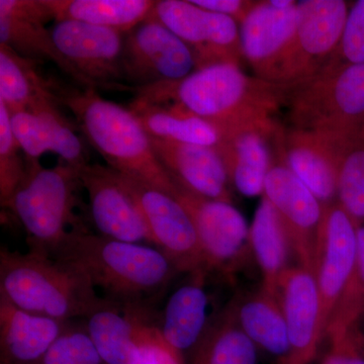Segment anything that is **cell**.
<instances>
[{"label": "cell", "mask_w": 364, "mask_h": 364, "mask_svg": "<svg viewBox=\"0 0 364 364\" xmlns=\"http://www.w3.org/2000/svg\"><path fill=\"white\" fill-rule=\"evenodd\" d=\"M136 97L158 104H177L218 129L222 139L237 132L280 127L274 119L284 105L282 85L244 73L230 63L196 69L171 82L133 88Z\"/></svg>", "instance_id": "cell-1"}, {"label": "cell", "mask_w": 364, "mask_h": 364, "mask_svg": "<svg viewBox=\"0 0 364 364\" xmlns=\"http://www.w3.org/2000/svg\"><path fill=\"white\" fill-rule=\"evenodd\" d=\"M81 273L105 299L123 310L150 318L159 301L181 272L163 251L75 230L51 254Z\"/></svg>", "instance_id": "cell-2"}, {"label": "cell", "mask_w": 364, "mask_h": 364, "mask_svg": "<svg viewBox=\"0 0 364 364\" xmlns=\"http://www.w3.org/2000/svg\"><path fill=\"white\" fill-rule=\"evenodd\" d=\"M58 98L107 166L176 198L178 184L158 159L149 134L128 107L102 97L91 87L60 88Z\"/></svg>", "instance_id": "cell-3"}, {"label": "cell", "mask_w": 364, "mask_h": 364, "mask_svg": "<svg viewBox=\"0 0 364 364\" xmlns=\"http://www.w3.org/2000/svg\"><path fill=\"white\" fill-rule=\"evenodd\" d=\"M0 298L26 311L56 318H85L109 301L81 273L47 254L0 250Z\"/></svg>", "instance_id": "cell-4"}, {"label": "cell", "mask_w": 364, "mask_h": 364, "mask_svg": "<svg viewBox=\"0 0 364 364\" xmlns=\"http://www.w3.org/2000/svg\"><path fill=\"white\" fill-rule=\"evenodd\" d=\"M26 159L25 177L6 208L25 228L31 250L51 255L72 232L85 229L75 214L82 184L66 163L44 168L39 160Z\"/></svg>", "instance_id": "cell-5"}, {"label": "cell", "mask_w": 364, "mask_h": 364, "mask_svg": "<svg viewBox=\"0 0 364 364\" xmlns=\"http://www.w3.org/2000/svg\"><path fill=\"white\" fill-rule=\"evenodd\" d=\"M282 87L291 128L337 133L364 124V63H329Z\"/></svg>", "instance_id": "cell-6"}, {"label": "cell", "mask_w": 364, "mask_h": 364, "mask_svg": "<svg viewBox=\"0 0 364 364\" xmlns=\"http://www.w3.org/2000/svg\"><path fill=\"white\" fill-rule=\"evenodd\" d=\"M348 13L343 0L299 1L298 25L277 62L272 82L291 85L324 68L336 52Z\"/></svg>", "instance_id": "cell-7"}, {"label": "cell", "mask_w": 364, "mask_h": 364, "mask_svg": "<svg viewBox=\"0 0 364 364\" xmlns=\"http://www.w3.org/2000/svg\"><path fill=\"white\" fill-rule=\"evenodd\" d=\"M50 30L68 75L95 90H131L123 72L126 33L75 21H55Z\"/></svg>", "instance_id": "cell-8"}, {"label": "cell", "mask_w": 364, "mask_h": 364, "mask_svg": "<svg viewBox=\"0 0 364 364\" xmlns=\"http://www.w3.org/2000/svg\"><path fill=\"white\" fill-rule=\"evenodd\" d=\"M148 18L161 23L188 46L196 69L219 63L241 66L245 61L240 26L229 16L205 11L191 0H160Z\"/></svg>", "instance_id": "cell-9"}, {"label": "cell", "mask_w": 364, "mask_h": 364, "mask_svg": "<svg viewBox=\"0 0 364 364\" xmlns=\"http://www.w3.org/2000/svg\"><path fill=\"white\" fill-rule=\"evenodd\" d=\"M176 198L193 220L208 274L232 279L252 253L244 215L232 203L208 200L181 186Z\"/></svg>", "instance_id": "cell-10"}, {"label": "cell", "mask_w": 364, "mask_h": 364, "mask_svg": "<svg viewBox=\"0 0 364 364\" xmlns=\"http://www.w3.org/2000/svg\"><path fill=\"white\" fill-rule=\"evenodd\" d=\"M196 70L193 52L159 21L147 18L126 33L123 72L131 90L181 80Z\"/></svg>", "instance_id": "cell-11"}, {"label": "cell", "mask_w": 364, "mask_h": 364, "mask_svg": "<svg viewBox=\"0 0 364 364\" xmlns=\"http://www.w3.org/2000/svg\"><path fill=\"white\" fill-rule=\"evenodd\" d=\"M78 174L100 235L155 247L140 205L121 173L109 166L87 164L78 170Z\"/></svg>", "instance_id": "cell-12"}, {"label": "cell", "mask_w": 364, "mask_h": 364, "mask_svg": "<svg viewBox=\"0 0 364 364\" xmlns=\"http://www.w3.org/2000/svg\"><path fill=\"white\" fill-rule=\"evenodd\" d=\"M123 177L140 205L155 247L166 254L181 273L208 274L195 225L181 203L164 191Z\"/></svg>", "instance_id": "cell-13"}, {"label": "cell", "mask_w": 364, "mask_h": 364, "mask_svg": "<svg viewBox=\"0 0 364 364\" xmlns=\"http://www.w3.org/2000/svg\"><path fill=\"white\" fill-rule=\"evenodd\" d=\"M358 228V225L338 202L325 205L314 265L320 296V327L323 338L355 267Z\"/></svg>", "instance_id": "cell-14"}, {"label": "cell", "mask_w": 364, "mask_h": 364, "mask_svg": "<svg viewBox=\"0 0 364 364\" xmlns=\"http://www.w3.org/2000/svg\"><path fill=\"white\" fill-rule=\"evenodd\" d=\"M263 195L279 213L299 267L314 273L324 203L282 161L273 163Z\"/></svg>", "instance_id": "cell-15"}, {"label": "cell", "mask_w": 364, "mask_h": 364, "mask_svg": "<svg viewBox=\"0 0 364 364\" xmlns=\"http://www.w3.org/2000/svg\"><path fill=\"white\" fill-rule=\"evenodd\" d=\"M277 298L286 320L291 347L282 364H310L323 340L315 275L299 265L287 268L280 277Z\"/></svg>", "instance_id": "cell-16"}, {"label": "cell", "mask_w": 364, "mask_h": 364, "mask_svg": "<svg viewBox=\"0 0 364 364\" xmlns=\"http://www.w3.org/2000/svg\"><path fill=\"white\" fill-rule=\"evenodd\" d=\"M59 105L58 100L49 98L13 112L11 129L28 159L39 160L45 153H56L64 163L79 170L90 164L87 152Z\"/></svg>", "instance_id": "cell-17"}, {"label": "cell", "mask_w": 364, "mask_h": 364, "mask_svg": "<svg viewBox=\"0 0 364 364\" xmlns=\"http://www.w3.org/2000/svg\"><path fill=\"white\" fill-rule=\"evenodd\" d=\"M299 21V2L279 9L259 1L240 26L244 59L256 77L272 82L277 62L293 38Z\"/></svg>", "instance_id": "cell-18"}, {"label": "cell", "mask_w": 364, "mask_h": 364, "mask_svg": "<svg viewBox=\"0 0 364 364\" xmlns=\"http://www.w3.org/2000/svg\"><path fill=\"white\" fill-rule=\"evenodd\" d=\"M151 142L177 184L208 200L233 203L226 167L217 148L154 138Z\"/></svg>", "instance_id": "cell-19"}, {"label": "cell", "mask_w": 364, "mask_h": 364, "mask_svg": "<svg viewBox=\"0 0 364 364\" xmlns=\"http://www.w3.org/2000/svg\"><path fill=\"white\" fill-rule=\"evenodd\" d=\"M284 128L267 131L251 129L225 136L217 150L226 167L230 184L245 196L264 193V184L270 168L279 154Z\"/></svg>", "instance_id": "cell-20"}, {"label": "cell", "mask_w": 364, "mask_h": 364, "mask_svg": "<svg viewBox=\"0 0 364 364\" xmlns=\"http://www.w3.org/2000/svg\"><path fill=\"white\" fill-rule=\"evenodd\" d=\"M280 158L321 203L337 202L336 158L325 133L284 128Z\"/></svg>", "instance_id": "cell-21"}, {"label": "cell", "mask_w": 364, "mask_h": 364, "mask_svg": "<svg viewBox=\"0 0 364 364\" xmlns=\"http://www.w3.org/2000/svg\"><path fill=\"white\" fill-rule=\"evenodd\" d=\"M208 273H189L188 280L172 293L163 312L162 336L184 359H191L207 333L213 318L208 316Z\"/></svg>", "instance_id": "cell-22"}, {"label": "cell", "mask_w": 364, "mask_h": 364, "mask_svg": "<svg viewBox=\"0 0 364 364\" xmlns=\"http://www.w3.org/2000/svg\"><path fill=\"white\" fill-rule=\"evenodd\" d=\"M53 20L43 0H0V44L33 61H51L67 73L65 62L57 51L51 30Z\"/></svg>", "instance_id": "cell-23"}, {"label": "cell", "mask_w": 364, "mask_h": 364, "mask_svg": "<svg viewBox=\"0 0 364 364\" xmlns=\"http://www.w3.org/2000/svg\"><path fill=\"white\" fill-rule=\"evenodd\" d=\"M69 322L26 312L0 298V364H35Z\"/></svg>", "instance_id": "cell-24"}, {"label": "cell", "mask_w": 364, "mask_h": 364, "mask_svg": "<svg viewBox=\"0 0 364 364\" xmlns=\"http://www.w3.org/2000/svg\"><path fill=\"white\" fill-rule=\"evenodd\" d=\"M86 329L107 364H139L144 329L150 318L112 303L85 318Z\"/></svg>", "instance_id": "cell-25"}, {"label": "cell", "mask_w": 364, "mask_h": 364, "mask_svg": "<svg viewBox=\"0 0 364 364\" xmlns=\"http://www.w3.org/2000/svg\"><path fill=\"white\" fill-rule=\"evenodd\" d=\"M228 305L237 324L257 347L284 360L289 353V333L277 296L262 287L253 293H239Z\"/></svg>", "instance_id": "cell-26"}, {"label": "cell", "mask_w": 364, "mask_h": 364, "mask_svg": "<svg viewBox=\"0 0 364 364\" xmlns=\"http://www.w3.org/2000/svg\"><path fill=\"white\" fill-rule=\"evenodd\" d=\"M128 109L151 138L213 148L221 143V134L215 127L179 105L158 104L136 97Z\"/></svg>", "instance_id": "cell-27"}, {"label": "cell", "mask_w": 364, "mask_h": 364, "mask_svg": "<svg viewBox=\"0 0 364 364\" xmlns=\"http://www.w3.org/2000/svg\"><path fill=\"white\" fill-rule=\"evenodd\" d=\"M53 20L75 21L131 32L149 16L155 2L149 0H43Z\"/></svg>", "instance_id": "cell-28"}, {"label": "cell", "mask_w": 364, "mask_h": 364, "mask_svg": "<svg viewBox=\"0 0 364 364\" xmlns=\"http://www.w3.org/2000/svg\"><path fill=\"white\" fill-rule=\"evenodd\" d=\"M249 237L262 275V289L277 296L280 277L289 267L287 258L291 249L279 213L265 196L254 214Z\"/></svg>", "instance_id": "cell-29"}, {"label": "cell", "mask_w": 364, "mask_h": 364, "mask_svg": "<svg viewBox=\"0 0 364 364\" xmlns=\"http://www.w3.org/2000/svg\"><path fill=\"white\" fill-rule=\"evenodd\" d=\"M59 88L43 75L37 61L0 44V102L9 114L25 111L39 100H59Z\"/></svg>", "instance_id": "cell-30"}, {"label": "cell", "mask_w": 364, "mask_h": 364, "mask_svg": "<svg viewBox=\"0 0 364 364\" xmlns=\"http://www.w3.org/2000/svg\"><path fill=\"white\" fill-rule=\"evenodd\" d=\"M325 134L336 158L337 202L358 226L364 225V124Z\"/></svg>", "instance_id": "cell-31"}, {"label": "cell", "mask_w": 364, "mask_h": 364, "mask_svg": "<svg viewBox=\"0 0 364 364\" xmlns=\"http://www.w3.org/2000/svg\"><path fill=\"white\" fill-rule=\"evenodd\" d=\"M257 346L237 324L229 305L215 314L189 364H257Z\"/></svg>", "instance_id": "cell-32"}, {"label": "cell", "mask_w": 364, "mask_h": 364, "mask_svg": "<svg viewBox=\"0 0 364 364\" xmlns=\"http://www.w3.org/2000/svg\"><path fill=\"white\" fill-rule=\"evenodd\" d=\"M364 313V225L358 228V256L350 279L330 318L326 336L330 341L342 338Z\"/></svg>", "instance_id": "cell-33"}, {"label": "cell", "mask_w": 364, "mask_h": 364, "mask_svg": "<svg viewBox=\"0 0 364 364\" xmlns=\"http://www.w3.org/2000/svg\"><path fill=\"white\" fill-rule=\"evenodd\" d=\"M70 321L66 329L35 364H107L93 343L85 323Z\"/></svg>", "instance_id": "cell-34"}, {"label": "cell", "mask_w": 364, "mask_h": 364, "mask_svg": "<svg viewBox=\"0 0 364 364\" xmlns=\"http://www.w3.org/2000/svg\"><path fill=\"white\" fill-rule=\"evenodd\" d=\"M21 146L14 135L11 114L0 102V203L6 208L26 171V159L21 156Z\"/></svg>", "instance_id": "cell-35"}, {"label": "cell", "mask_w": 364, "mask_h": 364, "mask_svg": "<svg viewBox=\"0 0 364 364\" xmlns=\"http://www.w3.org/2000/svg\"><path fill=\"white\" fill-rule=\"evenodd\" d=\"M329 63L336 65L364 63V0L354 2L349 9L338 47Z\"/></svg>", "instance_id": "cell-36"}, {"label": "cell", "mask_w": 364, "mask_h": 364, "mask_svg": "<svg viewBox=\"0 0 364 364\" xmlns=\"http://www.w3.org/2000/svg\"><path fill=\"white\" fill-rule=\"evenodd\" d=\"M139 364H186V359L165 341L158 326L148 323L144 329Z\"/></svg>", "instance_id": "cell-37"}, {"label": "cell", "mask_w": 364, "mask_h": 364, "mask_svg": "<svg viewBox=\"0 0 364 364\" xmlns=\"http://www.w3.org/2000/svg\"><path fill=\"white\" fill-rule=\"evenodd\" d=\"M322 364H364V344L351 329L342 338L330 341Z\"/></svg>", "instance_id": "cell-38"}, {"label": "cell", "mask_w": 364, "mask_h": 364, "mask_svg": "<svg viewBox=\"0 0 364 364\" xmlns=\"http://www.w3.org/2000/svg\"><path fill=\"white\" fill-rule=\"evenodd\" d=\"M191 1L205 11L224 14L233 18L239 26L259 4V1H251V0H191Z\"/></svg>", "instance_id": "cell-39"}, {"label": "cell", "mask_w": 364, "mask_h": 364, "mask_svg": "<svg viewBox=\"0 0 364 364\" xmlns=\"http://www.w3.org/2000/svg\"><path fill=\"white\" fill-rule=\"evenodd\" d=\"M351 329H353L354 331H355L356 334H358V336L364 344V313L360 316L358 322L355 323V325H354Z\"/></svg>", "instance_id": "cell-40"}]
</instances>
